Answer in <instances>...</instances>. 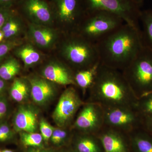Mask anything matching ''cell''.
I'll use <instances>...</instances> for the list:
<instances>
[{
    "mask_svg": "<svg viewBox=\"0 0 152 152\" xmlns=\"http://www.w3.org/2000/svg\"><path fill=\"white\" fill-rule=\"evenodd\" d=\"M125 23L118 16L100 10L86 12L78 24V35L96 44Z\"/></svg>",
    "mask_w": 152,
    "mask_h": 152,
    "instance_id": "cell-3",
    "label": "cell"
},
{
    "mask_svg": "<svg viewBox=\"0 0 152 152\" xmlns=\"http://www.w3.org/2000/svg\"><path fill=\"white\" fill-rule=\"evenodd\" d=\"M37 115L30 106H20L14 118V129L16 132H35L37 128Z\"/></svg>",
    "mask_w": 152,
    "mask_h": 152,
    "instance_id": "cell-14",
    "label": "cell"
},
{
    "mask_svg": "<svg viewBox=\"0 0 152 152\" xmlns=\"http://www.w3.org/2000/svg\"><path fill=\"white\" fill-rule=\"evenodd\" d=\"M102 64L123 71L143 47L141 31L124 23L96 44Z\"/></svg>",
    "mask_w": 152,
    "mask_h": 152,
    "instance_id": "cell-1",
    "label": "cell"
},
{
    "mask_svg": "<svg viewBox=\"0 0 152 152\" xmlns=\"http://www.w3.org/2000/svg\"><path fill=\"white\" fill-rule=\"evenodd\" d=\"M103 108L104 126L128 134L141 127L142 117L134 108L121 107Z\"/></svg>",
    "mask_w": 152,
    "mask_h": 152,
    "instance_id": "cell-8",
    "label": "cell"
},
{
    "mask_svg": "<svg viewBox=\"0 0 152 152\" xmlns=\"http://www.w3.org/2000/svg\"><path fill=\"white\" fill-rule=\"evenodd\" d=\"M15 10L14 7H0V29H1Z\"/></svg>",
    "mask_w": 152,
    "mask_h": 152,
    "instance_id": "cell-28",
    "label": "cell"
},
{
    "mask_svg": "<svg viewBox=\"0 0 152 152\" xmlns=\"http://www.w3.org/2000/svg\"><path fill=\"white\" fill-rule=\"evenodd\" d=\"M122 72L138 99L152 92V50L144 44L131 64Z\"/></svg>",
    "mask_w": 152,
    "mask_h": 152,
    "instance_id": "cell-4",
    "label": "cell"
},
{
    "mask_svg": "<svg viewBox=\"0 0 152 152\" xmlns=\"http://www.w3.org/2000/svg\"><path fill=\"white\" fill-rule=\"evenodd\" d=\"M42 75L45 79L63 86H76L74 73L67 66L51 63L45 67Z\"/></svg>",
    "mask_w": 152,
    "mask_h": 152,
    "instance_id": "cell-13",
    "label": "cell"
},
{
    "mask_svg": "<svg viewBox=\"0 0 152 152\" xmlns=\"http://www.w3.org/2000/svg\"><path fill=\"white\" fill-rule=\"evenodd\" d=\"M87 102L95 103L103 108L130 107L135 109L138 98L122 72L100 63Z\"/></svg>",
    "mask_w": 152,
    "mask_h": 152,
    "instance_id": "cell-2",
    "label": "cell"
},
{
    "mask_svg": "<svg viewBox=\"0 0 152 152\" xmlns=\"http://www.w3.org/2000/svg\"><path fill=\"white\" fill-rule=\"evenodd\" d=\"M140 20L143 28L142 33L144 43L152 50V10L141 11Z\"/></svg>",
    "mask_w": 152,
    "mask_h": 152,
    "instance_id": "cell-20",
    "label": "cell"
},
{
    "mask_svg": "<svg viewBox=\"0 0 152 152\" xmlns=\"http://www.w3.org/2000/svg\"><path fill=\"white\" fill-rule=\"evenodd\" d=\"M12 135V132L7 124L4 123L0 124V141H6Z\"/></svg>",
    "mask_w": 152,
    "mask_h": 152,
    "instance_id": "cell-30",
    "label": "cell"
},
{
    "mask_svg": "<svg viewBox=\"0 0 152 152\" xmlns=\"http://www.w3.org/2000/svg\"><path fill=\"white\" fill-rule=\"evenodd\" d=\"M4 80L0 77V95L2 94L5 88V84Z\"/></svg>",
    "mask_w": 152,
    "mask_h": 152,
    "instance_id": "cell-36",
    "label": "cell"
},
{
    "mask_svg": "<svg viewBox=\"0 0 152 152\" xmlns=\"http://www.w3.org/2000/svg\"><path fill=\"white\" fill-rule=\"evenodd\" d=\"M134 2L139 6L141 7L142 6L143 4L145 1V0H133Z\"/></svg>",
    "mask_w": 152,
    "mask_h": 152,
    "instance_id": "cell-37",
    "label": "cell"
},
{
    "mask_svg": "<svg viewBox=\"0 0 152 152\" xmlns=\"http://www.w3.org/2000/svg\"><path fill=\"white\" fill-rule=\"evenodd\" d=\"M72 131L68 128H54L50 138L51 141L56 145L65 143L69 140Z\"/></svg>",
    "mask_w": 152,
    "mask_h": 152,
    "instance_id": "cell-26",
    "label": "cell"
},
{
    "mask_svg": "<svg viewBox=\"0 0 152 152\" xmlns=\"http://www.w3.org/2000/svg\"><path fill=\"white\" fill-rule=\"evenodd\" d=\"M74 140L75 152H104L102 146L96 135L76 132Z\"/></svg>",
    "mask_w": 152,
    "mask_h": 152,
    "instance_id": "cell-16",
    "label": "cell"
},
{
    "mask_svg": "<svg viewBox=\"0 0 152 152\" xmlns=\"http://www.w3.org/2000/svg\"><path fill=\"white\" fill-rule=\"evenodd\" d=\"M19 44V42L17 41H11L0 44V60Z\"/></svg>",
    "mask_w": 152,
    "mask_h": 152,
    "instance_id": "cell-29",
    "label": "cell"
},
{
    "mask_svg": "<svg viewBox=\"0 0 152 152\" xmlns=\"http://www.w3.org/2000/svg\"><path fill=\"white\" fill-rule=\"evenodd\" d=\"M135 110L141 117L152 115V92L138 99Z\"/></svg>",
    "mask_w": 152,
    "mask_h": 152,
    "instance_id": "cell-24",
    "label": "cell"
},
{
    "mask_svg": "<svg viewBox=\"0 0 152 152\" xmlns=\"http://www.w3.org/2000/svg\"><path fill=\"white\" fill-rule=\"evenodd\" d=\"M20 66L15 59L11 58L0 66V77L4 80L14 78L20 72Z\"/></svg>",
    "mask_w": 152,
    "mask_h": 152,
    "instance_id": "cell-23",
    "label": "cell"
},
{
    "mask_svg": "<svg viewBox=\"0 0 152 152\" xmlns=\"http://www.w3.org/2000/svg\"><path fill=\"white\" fill-rule=\"evenodd\" d=\"M100 62L91 67L81 70L74 73V80L76 86L83 91V94L88 91L91 86L96 75Z\"/></svg>",
    "mask_w": 152,
    "mask_h": 152,
    "instance_id": "cell-19",
    "label": "cell"
},
{
    "mask_svg": "<svg viewBox=\"0 0 152 152\" xmlns=\"http://www.w3.org/2000/svg\"><path fill=\"white\" fill-rule=\"evenodd\" d=\"M54 16L69 28L76 27L86 13L83 0H52Z\"/></svg>",
    "mask_w": 152,
    "mask_h": 152,
    "instance_id": "cell-10",
    "label": "cell"
},
{
    "mask_svg": "<svg viewBox=\"0 0 152 152\" xmlns=\"http://www.w3.org/2000/svg\"><path fill=\"white\" fill-rule=\"evenodd\" d=\"M21 141L26 146L30 148H43L42 137L41 134L35 132H21Z\"/></svg>",
    "mask_w": 152,
    "mask_h": 152,
    "instance_id": "cell-25",
    "label": "cell"
},
{
    "mask_svg": "<svg viewBox=\"0 0 152 152\" xmlns=\"http://www.w3.org/2000/svg\"><path fill=\"white\" fill-rule=\"evenodd\" d=\"M41 134L45 141L48 142L50 139L54 128L51 126L46 120L42 119L39 123Z\"/></svg>",
    "mask_w": 152,
    "mask_h": 152,
    "instance_id": "cell-27",
    "label": "cell"
},
{
    "mask_svg": "<svg viewBox=\"0 0 152 152\" xmlns=\"http://www.w3.org/2000/svg\"><path fill=\"white\" fill-rule=\"evenodd\" d=\"M27 152H52L50 150L44 149L42 148H30Z\"/></svg>",
    "mask_w": 152,
    "mask_h": 152,
    "instance_id": "cell-35",
    "label": "cell"
},
{
    "mask_svg": "<svg viewBox=\"0 0 152 152\" xmlns=\"http://www.w3.org/2000/svg\"><path fill=\"white\" fill-rule=\"evenodd\" d=\"M20 0H0V7H15Z\"/></svg>",
    "mask_w": 152,
    "mask_h": 152,
    "instance_id": "cell-34",
    "label": "cell"
},
{
    "mask_svg": "<svg viewBox=\"0 0 152 152\" xmlns=\"http://www.w3.org/2000/svg\"><path fill=\"white\" fill-rule=\"evenodd\" d=\"M30 82L31 96L36 104L39 105L45 104L54 96L55 88L46 79L34 78Z\"/></svg>",
    "mask_w": 152,
    "mask_h": 152,
    "instance_id": "cell-15",
    "label": "cell"
},
{
    "mask_svg": "<svg viewBox=\"0 0 152 152\" xmlns=\"http://www.w3.org/2000/svg\"><path fill=\"white\" fill-rule=\"evenodd\" d=\"M20 30V26L14 28L4 33V38H9L15 35L19 32Z\"/></svg>",
    "mask_w": 152,
    "mask_h": 152,
    "instance_id": "cell-33",
    "label": "cell"
},
{
    "mask_svg": "<svg viewBox=\"0 0 152 152\" xmlns=\"http://www.w3.org/2000/svg\"><path fill=\"white\" fill-rule=\"evenodd\" d=\"M63 58L77 71L91 67L100 63L95 44L77 34L66 39L62 48Z\"/></svg>",
    "mask_w": 152,
    "mask_h": 152,
    "instance_id": "cell-5",
    "label": "cell"
},
{
    "mask_svg": "<svg viewBox=\"0 0 152 152\" xmlns=\"http://www.w3.org/2000/svg\"><path fill=\"white\" fill-rule=\"evenodd\" d=\"M74 87L66 88L60 96L53 114L55 123L59 128H71L76 114L84 103Z\"/></svg>",
    "mask_w": 152,
    "mask_h": 152,
    "instance_id": "cell-7",
    "label": "cell"
},
{
    "mask_svg": "<svg viewBox=\"0 0 152 152\" xmlns=\"http://www.w3.org/2000/svg\"><path fill=\"white\" fill-rule=\"evenodd\" d=\"M29 89L27 85L20 79L14 80L11 87L10 94L11 97L18 102L26 100L29 96Z\"/></svg>",
    "mask_w": 152,
    "mask_h": 152,
    "instance_id": "cell-22",
    "label": "cell"
},
{
    "mask_svg": "<svg viewBox=\"0 0 152 152\" xmlns=\"http://www.w3.org/2000/svg\"><path fill=\"white\" fill-rule=\"evenodd\" d=\"M29 31L34 42L39 47L44 48L51 46L56 38L53 30L43 25H31Z\"/></svg>",
    "mask_w": 152,
    "mask_h": 152,
    "instance_id": "cell-17",
    "label": "cell"
},
{
    "mask_svg": "<svg viewBox=\"0 0 152 152\" xmlns=\"http://www.w3.org/2000/svg\"><path fill=\"white\" fill-rule=\"evenodd\" d=\"M104 152H132L129 134L104 126L97 134Z\"/></svg>",
    "mask_w": 152,
    "mask_h": 152,
    "instance_id": "cell-12",
    "label": "cell"
},
{
    "mask_svg": "<svg viewBox=\"0 0 152 152\" xmlns=\"http://www.w3.org/2000/svg\"><path fill=\"white\" fill-rule=\"evenodd\" d=\"M13 152L12 151H11V150H5L4 151H3L2 152Z\"/></svg>",
    "mask_w": 152,
    "mask_h": 152,
    "instance_id": "cell-39",
    "label": "cell"
},
{
    "mask_svg": "<svg viewBox=\"0 0 152 152\" xmlns=\"http://www.w3.org/2000/svg\"><path fill=\"white\" fill-rule=\"evenodd\" d=\"M17 54L26 66L37 64L41 59L39 53L30 45H26L18 49Z\"/></svg>",
    "mask_w": 152,
    "mask_h": 152,
    "instance_id": "cell-21",
    "label": "cell"
},
{
    "mask_svg": "<svg viewBox=\"0 0 152 152\" xmlns=\"http://www.w3.org/2000/svg\"><path fill=\"white\" fill-rule=\"evenodd\" d=\"M0 152H1V151H0Z\"/></svg>",
    "mask_w": 152,
    "mask_h": 152,
    "instance_id": "cell-41",
    "label": "cell"
},
{
    "mask_svg": "<svg viewBox=\"0 0 152 152\" xmlns=\"http://www.w3.org/2000/svg\"><path fill=\"white\" fill-rule=\"evenodd\" d=\"M70 129L79 132L97 135L104 126V110L95 103L85 102Z\"/></svg>",
    "mask_w": 152,
    "mask_h": 152,
    "instance_id": "cell-9",
    "label": "cell"
},
{
    "mask_svg": "<svg viewBox=\"0 0 152 152\" xmlns=\"http://www.w3.org/2000/svg\"><path fill=\"white\" fill-rule=\"evenodd\" d=\"M7 110V101L5 98H0V119L6 115Z\"/></svg>",
    "mask_w": 152,
    "mask_h": 152,
    "instance_id": "cell-32",
    "label": "cell"
},
{
    "mask_svg": "<svg viewBox=\"0 0 152 152\" xmlns=\"http://www.w3.org/2000/svg\"><path fill=\"white\" fill-rule=\"evenodd\" d=\"M132 152H152V136L142 128L129 134Z\"/></svg>",
    "mask_w": 152,
    "mask_h": 152,
    "instance_id": "cell-18",
    "label": "cell"
},
{
    "mask_svg": "<svg viewBox=\"0 0 152 152\" xmlns=\"http://www.w3.org/2000/svg\"><path fill=\"white\" fill-rule=\"evenodd\" d=\"M86 12L94 10L112 13L124 21L125 23L140 28L141 12L133 0H83Z\"/></svg>",
    "mask_w": 152,
    "mask_h": 152,
    "instance_id": "cell-6",
    "label": "cell"
},
{
    "mask_svg": "<svg viewBox=\"0 0 152 152\" xmlns=\"http://www.w3.org/2000/svg\"><path fill=\"white\" fill-rule=\"evenodd\" d=\"M65 152H75V151H66Z\"/></svg>",
    "mask_w": 152,
    "mask_h": 152,
    "instance_id": "cell-40",
    "label": "cell"
},
{
    "mask_svg": "<svg viewBox=\"0 0 152 152\" xmlns=\"http://www.w3.org/2000/svg\"><path fill=\"white\" fill-rule=\"evenodd\" d=\"M141 128L152 136V115L142 117Z\"/></svg>",
    "mask_w": 152,
    "mask_h": 152,
    "instance_id": "cell-31",
    "label": "cell"
},
{
    "mask_svg": "<svg viewBox=\"0 0 152 152\" xmlns=\"http://www.w3.org/2000/svg\"><path fill=\"white\" fill-rule=\"evenodd\" d=\"M4 38V33L0 30V42L2 40L3 38Z\"/></svg>",
    "mask_w": 152,
    "mask_h": 152,
    "instance_id": "cell-38",
    "label": "cell"
},
{
    "mask_svg": "<svg viewBox=\"0 0 152 152\" xmlns=\"http://www.w3.org/2000/svg\"><path fill=\"white\" fill-rule=\"evenodd\" d=\"M15 5L26 16L38 25L50 24L54 17L51 3L47 0H20Z\"/></svg>",
    "mask_w": 152,
    "mask_h": 152,
    "instance_id": "cell-11",
    "label": "cell"
}]
</instances>
